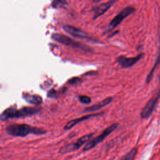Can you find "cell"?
I'll return each mask as SVG.
<instances>
[{
	"label": "cell",
	"instance_id": "obj_15",
	"mask_svg": "<svg viewBox=\"0 0 160 160\" xmlns=\"http://www.w3.org/2000/svg\"><path fill=\"white\" fill-rule=\"evenodd\" d=\"M138 153V148L134 147L131 149L128 152L123 155L118 160H134L135 157Z\"/></svg>",
	"mask_w": 160,
	"mask_h": 160
},
{
	"label": "cell",
	"instance_id": "obj_5",
	"mask_svg": "<svg viewBox=\"0 0 160 160\" xmlns=\"http://www.w3.org/2000/svg\"><path fill=\"white\" fill-rule=\"evenodd\" d=\"M94 133L88 134L84 135L80 138H79L75 142L69 143L66 145H64L60 148L59 150V152L61 154H65L68 152H71L79 149L81 146H82L86 143H88L90 141V139L93 136Z\"/></svg>",
	"mask_w": 160,
	"mask_h": 160
},
{
	"label": "cell",
	"instance_id": "obj_9",
	"mask_svg": "<svg viewBox=\"0 0 160 160\" xmlns=\"http://www.w3.org/2000/svg\"><path fill=\"white\" fill-rule=\"evenodd\" d=\"M64 30L69 34L81 39H86L90 41H94L92 38L89 36V35L84 31L77 28L76 27L71 26V25H65L63 26Z\"/></svg>",
	"mask_w": 160,
	"mask_h": 160
},
{
	"label": "cell",
	"instance_id": "obj_1",
	"mask_svg": "<svg viewBox=\"0 0 160 160\" xmlns=\"http://www.w3.org/2000/svg\"><path fill=\"white\" fill-rule=\"evenodd\" d=\"M6 132L14 137H26L29 134L35 135H42L46 133V131L32 126L27 124H12L6 128Z\"/></svg>",
	"mask_w": 160,
	"mask_h": 160
},
{
	"label": "cell",
	"instance_id": "obj_8",
	"mask_svg": "<svg viewBox=\"0 0 160 160\" xmlns=\"http://www.w3.org/2000/svg\"><path fill=\"white\" fill-rule=\"evenodd\" d=\"M143 56L144 54L142 53L132 58H127L124 56H120L118 58L117 62L122 68H128L136 64L143 57Z\"/></svg>",
	"mask_w": 160,
	"mask_h": 160
},
{
	"label": "cell",
	"instance_id": "obj_10",
	"mask_svg": "<svg viewBox=\"0 0 160 160\" xmlns=\"http://www.w3.org/2000/svg\"><path fill=\"white\" fill-rule=\"evenodd\" d=\"M116 2V0H112L102 4H101L100 5L96 6L94 9V17L93 19H95L98 18L99 16H101L102 14H104L105 12H106L108 9H109L111 6L114 5V4Z\"/></svg>",
	"mask_w": 160,
	"mask_h": 160
},
{
	"label": "cell",
	"instance_id": "obj_20",
	"mask_svg": "<svg viewBox=\"0 0 160 160\" xmlns=\"http://www.w3.org/2000/svg\"><path fill=\"white\" fill-rule=\"evenodd\" d=\"M101 0H92V2H99Z\"/></svg>",
	"mask_w": 160,
	"mask_h": 160
},
{
	"label": "cell",
	"instance_id": "obj_16",
	"mask_svg": "<svg viewBox=\"0 0 160 160\" xmlns=\"http://www.w3.org/2000/svg\"><path fill=\"white\" fill-rule=\"evenodd\" d=\"M51 4L55 8H59L66 6L68 2L66 0H52Z\"/></svg>",
	"mask_w": 160,
	"mask_h": 160
},
{
	"label": "cell",
	"instance_id": "obj_18",
	"mask_svg": "<svg viewBox=\"0 0 160 160\" xmlns=\"http://www.w3.org/2000/svg\"><path fill=\"white\" fill-rule=\"evenodd\" d=\"M58 91L54 90V89H51V90H49L48 93H47V96L48 98H55L56 97H58Z\"/></svg>",
	"mask_w": 160,
	"mask_h": 160
},
{
	"label": "cell",
	"instance_id": "obj_19",
	"mask_svg": "<svg viewBox=\"0 0 160 160\" xmlns=\"http://www.w3.org/2000/svg\"><path fill=\"white\" fill-rule=\"evenodd\" d=\"M81 81V79L79 78H78V77H74V78H72L71 79L68 80V82L70 84H72V85L79 83Z\"/></svg>",
	"mask_w": 160,
	"mask_h": 160
},
{
	"label": "cell",
	"instance_id": "obj_12",
	"mask_svg": "<svg viewBox=\"0 0 160 160\" xmlns=\"http://www.w3.org/2000/svg\"><path fill=\"white\" fill-rule=\"evenodd\" d=\"M113 100V98L112 97H108L103 100H102L101 101L99 102L98 103L94 104L90 107H88L86 108L83 112H94L96 111L99 109H100L101 108L108 105L109 104H110Z\"/></svg>",
	"mask_w": 160,
	"mask_h": 160
},
{
	"label": "cell",
	"instance_id": "obj_4",
	"mask_svg": "<svg viewBox=\"0 0 160 160\" xmlns=\"http://www.w3.org/2000/svg\"><path fill=\"white\" fill-rule=\"evenodd\" d=\"M119 123H114L108 127L106 129H105L101 134L98 135V136L95 137L94 138L90 140L85 146L84 147L82 151H89L92 148H94L96 146H97L99 143L101 142L104 139L106 138L112 131H114L115 129H116L119 126Z\"/></svg>",
	"mask_w": 160,
	"mask_h": 160
},
{
	"label": "cell",
	"instance_id": "obj_13",
	"mask_svg": "<svg viewBox=\"0 0 160 160\" xmlns=\"http://www.w3.org/2000/svg\"><path fill=\"white\" fill-rule=\"evenodd\" d=\"M22 98L28 103L39 106L42 102V98L38 94H32L28 92H24L22 95Z\"/></svg>",
	"mask_w": 160,
	"mask_h": 160
},
{
	"label": "cell",
	"instance_id": "obj_11",
	"mask_svg": "<svg viewBox=\"0 0 160 160\" xmlns=\"http://www.w3.org/2000/svg\"><path fill=\"white\" fill-rule=\"evenodd\" d=\"M103 113H97V114H87V115H85V116H83L82 117H80L79 118H76V119H72L71 121H69L64 127V130H69L70 129H71L73 126H74L75 125H76L77 124L83 121H85V120H87V119H89L90 118H94V117H96V116H100L101 114H102Z\"/></svg>",
	"mask_w": 160,
	"mask_h": 160
},
{
	"label": "cell",
	"instance_id": "obj_14",
	"mask_svg": "<svg viewBox=\"0 0 160 160\" xmlns=\"http://www.w3.org/2000/svg\"><path fill=\"white\" fill-rule=\"evenodd\" d=\"M160 64V46L159 47V49H158V56L156 57V59L155 60L154 64L152 68V69H151V71H149V74H148L146 78V83H149L150 81L152 80L154 72L156 71V69L158 68V66Z\"/></svg>",
	"mask_w": 160,
	"mask_h": 160
},
{
	"label": "cell",
	"instance_id": "obj_17",
	"mask_svg": "<svg viewBox=\"0 0 160 160\" xmlns=\"http://www.w3.org/2000/svg\"><path fill=\"white\" fill-rule=\"evenodd\" d=\"M79 101L82 104H89L91 102V99L88 96L81 95L79 96Z\"/></svg>",
	"mask_w": 160,
	"mask_h": 160
},
{
	"label": "cell",
	"instance_id": "obj_6",
	"mask_svg": "<svg viewBox=\"0 0 160 160\" xmlns=\"http://www.w3.org/2000/svg\"><path fill=\"white\" fill-rule=\"evenodd\" d=\"M135 11V9L131 6H128L123 9L121 12H119L110 22L109 24L106 32H109L116 28L124 19L127 18L128 16L133 13Z\"/></svg>",
	"mask_w": 160,
	"mask_h": 160
},
{
	"label": "cell",
	"instance_id": "obj_7",
	"mask_svg": "<svg viewBox=\"0 0 160 160\" xmlns=\"http://www.w3.org/2000/svg\"><path fill=\"white\" fill-rule=\"evenodd\" d=\"M160 99V88L159 89L158 92L152 97L144 106L143 109H142L140 116L142 119H146L149 118L153 112L154 108L158 103V101Z\"/></svg>",
	"mask_w": 160,
	"mask_h": 160
},
{
	"label": "cell",
	"instance_id": "obj_2",
	"mask_svg": "<svg viewBox=\"0 0 160 160\" xmlns=\"http://www.w3.org/2000/svg\"><path fill=\"white\" fill-rule=\"evenodd\" d=\"M40 110L37 107L26 106L18 109L15 106H11L5 110V115L8 119L21 118L38 114Z\"/></svg>",
	"mask_w": 160,
	"mask_h": 160
},
{
	"label": "cell",
	"instance_id": "obj_3",
	"mask_svg": "<svg viewBox=\"0 0 160 160\" xmlns=\"http://www.w3.org/2000/svg\"><path fill=\"white\" fill-rule=\"evenodd\" d=\"M51 38L54 41H55L56 42H58L64 44L66 46L72 47L73 48L79 49H81L84 51H91V49L88 46H85L84 44H83L82 43H80L78 41H74L72 39L70 38L69 37H68L66 35L55 33V34H52Z\"/></svg>",
	"mask_w": 160,
	"mask_h": 160
}]
</instances>
